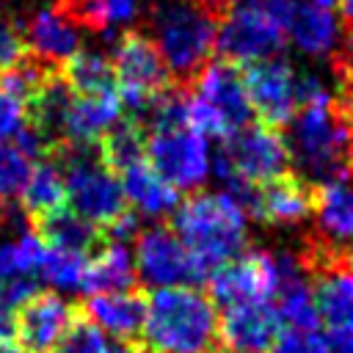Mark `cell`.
I'll list each match as a JSON object with an SVG mask.
<instances>
[{
  "label": "cell",
  "instance_id": "484cf974",
  "mask_svg": "<svg viewBox=\"0 0 353 353\" xmlns=\"http://www.w3.org/2000/svg\"><path fill=\"white\" fill-rule=\"evenodd\" d=\"M58 6L83 28L110 30L138 19L143 0H58Z\"/></svg>",
  "mask_w": 353,
  "mask_h": 353
},
{
  "label": "cell",
  "instance_id": "d6a6232c",
  "mask_svg": "<svg viewBox=\"0 0 353 353\" xmlns=\"http://www.w3.org/2000/svg\"><path fill=\"white\" fill-rule=\"evenodd\" d=\"M270 353H331L328 336H323L317 328L303 331V328H281Z\"/></svg>",
  "mask_w": 353,
  "mask_h": 353
},
{
  "label": "cell",
  "instance_id": "9a60e30c",
  "mask_svg": "<svg viewBox=\"0 0 353 353\" xmlns=\"http://www.w3.org/2000/svg\"><path fill=\"white\" fill-rule=\"evenodd\" d=\"M245 215L273 226H292L312 215V188L298 176H276L262 185H248L234 196Z\"/></svg>",
  "mask_w": 353,
  "mask_h": 353
},
{
  "label": "cell",
  "instance_id": "2e32d148",
  "mask_svg": "<svg viewBox=\"0 0 353 353\" xmlns=\"http://www.w3.org/2000/svg\"><path fill=\"white\" fill-rule=\"evenodd\" d=\"M281 320L270 301L223 306L218 317V345L226 353H270Z\"/></svg>",
  "mask_w": 353,
  "mask_h": 353
},
{
  "label": "cell",
  "instance_id": "ac0fdd59",
  "mask_svg": "<svg viewBox=\"0 0 353 353\" xmlns=\"http://www.w3.org/2000/svg\"><path fill=\"white\" fill-rule=\"evenodd\" d=\"M121 121V99L116 91L74 94L63 119V146H97Z\"/></svg>",
  "mask_w": 353,
  "mask_h": 353
},
{
  "label": "cell",
  "instance_id": "30bf717a",
  "mask_svg": "<svg viewBox=\"0 0 353 353\" xmlns=\"http://www.w3.org/2000/svg\"><path fill=\"white\" fill-rule=\"evenodd\" d=\"M110 63L116 77V94L121 105L135 113H146L157 102V97L168 91V69L154 41L138 30H127L116 39Z\"/></svg>",
  "mask_w": 353,
  "mask_h": 353
},
{
  "label": "cell",
  "instance_id": "7c38bea8",
  "mask_svg": "<svg viewBox=\"0 0 353 353\" xmlns=\"http://www.w3.org/2000/svg\"><path fill=\"white\" fill-rule=\"evenodd\" d=\"M245 94L251 113L259 116V124L279 130L287 127L298 110V72L281 55L248 63L243 72Z\"/></svg>",
  "mask_w": 353,
  "mask_h": 353
},
{
  "label": "cell",
  "instance_id": "f35d334b",
  "mask_svg": "<svg viewBox=\"0 0 353 353\" xmlns=\"http://www.w3.org/2000/svg\"><path fill=\"white\" fill-rule=\"evenodd\" d=\"M312 6H320V8H336L339 0H309Z\"/></svg>",
  "mask_w": 353,
  "mask_h": 353
},
{
  "label": "cell",
  "instance_id": "e575fe53",
  "mask_svg": "<svg viewBox=\"0 0 353 353\" xmlns=\"http://www.w3.org/2000/svg\"><path fill=\"white\" fill-rule=\"evenodd\" d=\"M25 58V39L22 33L0 14V69L14 66L17 61Z\"/></svg>",
  "mask_w": 353,
  "mask_h": 353
},
{
  "label": "cell",
  "instance_id": "ab89813d",
  "mask_svg": "<svg viewBox=\"0 0 353 353\" xmlns=\"http://www.w3.org/2000/svg\"><path fill=\"white\" fill-rule=\"evenodd\" d=\"M3 353H28V350H22L19 345H6V347H3Z\"/></svg>",
  "mask_w": 353,
  "mask_h": 353
},
{
  "label": "cell",
  "instance_id": "60d3db41",
  "mask_svg": "<svg viewBox=\"0 0 353 353\" xmlns=\"http://www.w3.org/2000/svg\"><path fill=\"white\" fill-rule=\"evenodd\" d=\"M347 168L353 171V141H350V154H347Z\"/></svg>",
  "mask_w": 353,
  "mask_h": 353
},
{
  "label": "cell",
  "instance_id": "74e56055",
  "mask_svg": "<svg viewBox=\"0 0 353 353\" xmlns=\"http://www.w3.org/2000/svg\"><path fill=\"white\" fill-rule=\"evenodd\" d=\"M108 353H143V350H141L138 345H121V342H119V345H116V347H110Z\"/></svg>",
  "mask_w": 353,
  "mask_h": 353
},
{
  "label": "cell",
  "instance_id": "d4e9b609",
  "mask_svg": "<svg viewBox=\"0 0 353 353\" xmlns=\"http://www.w3.org/2000/svg\"><path fill=\"white\" fill-rule=\"evenodd\" d=\"M19 207L33 223L39 218L66 207V182H63V171L55 160H39L30 168L28 182L19 193Z\"/></svg>",
  "mask_w": 353,
  "mask_h": 353
},
{
  "label": "cell",
  "instance_id": "3957f363",
  "mask_svg": "<svg viewBox=\"0 0 353 353\" xmlns=\"http://www.w3.org/2000/svg\"><path fill=\"white\" fill-rule=\"evenodd\" d=\"M284 138L290 163L301 168L312 182L339 179L347 171V154L353 141V119L336 102L301 105L290 119Z\"/></svg>",
  "mask_w": 353,
  "mask_h": 353
},
{
  "label": "cell",
  "instance_id": "7402d4cb",
  "mask_svg": "<svg viewBox=\"0 0 353 353\" xmlns=\"http://www.w3.org/2000/svg\"><path fill=\"white\" fill-rule=\"evenodd\" d=\"M312 212L317 218L320 237L331 243L353 240V185L339 179L317 182L312 188Z\"/></svg>",
  "mask_w": 353,
  "mask_h": 353
},
{
  "label": "cell",
  "instance_id": "8992f818",
  "mask_svg": "<svg viewBox=\"0 0 353 353\" xmlns=\"http://www.w3.org/2000/svg\"><path fill=\"white\" fill-rule=\"evenodd\" d=\"M287 44L284 6L273 0H223L218 8L215 50L229 63L276 58Z\"/></svg>",
  "mask_w": 353,
  "mask_h": 353
},
{
  "label": "cell",
  "instance_id": "277c9868",
  "mask_svg": "<svg viewBox=\"0 0 353 353\" xmlns=\"http://www.w3.org/2000/svg\"><path fill=\"white\" fill-rule=\"evenodd\" d=\"M146 130V163L176 190H193L204 185L212 171V154L207 135L188 124L182 105H160L149 116Z\"/></svg>",
  "mask_w": 353,
  "mask_h": 353
},
{
  "label": "cell",
  "instance_id": "1f68e13d",
  "mask_svg": "<svg viewBox=\"0 0 353 353\" xmlns=\"http://www.w3.org/2000/svg\"><path fill=\"white\" fill-rule=\"evenodd\" d=\"M110 345L105 339V334L83 314L77 312L72 325L63 331V336L58 339V345L50 353H108Z\"/></svg>",
  "mask_w": 353,
  "mask_h": 353
},
{
  "label": "cell",
  "instance_id": "d590c367",
  "mask_svg": "<svg viewBox=\"0 0 353 353\" xmlns=\"http://www.w3.org/2000/svg\"><path fill=\"white\" fill-rule=\"evenodd\" d=\"M11 339H14V309H8L6 301L0 298V350L11 345Z\"/></svg>",
  "mask_w": 353,
  "mask_h": 353
},
{
  "label": "cell",
  "instance_id": "d6986e66",
  "mask_svg": "<svg viewBox=\"0 0 353 353\" xmlns=\"http://www.w3.org/2000/svg\"><path fill=\"white\" fill-rule=\"evenodd\" d=\"M25 47L30 55L47 66L66 63L74 52H80V25L61 8H41L28 19L25 28Z\"/></svg>",
  "mask_w": 353,
  "mask_h": 353
},
{
  "label": "cell",
  "instance_id": "e0dca14e",
  "mask_svg": "<svg viewBox=\"0 0 353 353\" xmlns=\"http://www.w3.org/2000/svg\"><path fill=\"white\" fill-rule=\"evenodd\" d=\"M284 36L301 55L328 58L342 39V28L334 8H320L309 0H292L284 3Z\"/></svg>",
  "mask_w": 353,
  "mask_h": 353
},
{
  "label": "cell",
  "instance_id": "f546056e",
  "mask_svg": "<svg viewBox=\"0 0 353 353\" xmlns=\"http://www.w3.org/2000/svg\"><path fill=\"white\" fill-rule=\"evenodd\" d=\"M85 265H88L85 254L47 245L39 279L50 281L55 290H80L83 287V276H85Z\"/></svg>",
  "mask_w": 353,
  "mask_h": 353
},
{
  "label": "cell",
  "instance_id": "6da1fadb",
  "mask_svg": "<svg viewBox=\"0 0 353 353\" xmlns=\"http://www.w3.org/2000/svg\"><path fill=\"white\" fill-rule=\"evenodd\" d=\"M143 353H218V312L196 287H163L146 298Z\"/></svg>",
  "mask_w": 353,
  "mask_h": 353
},
{
  "label": "cell",
  "instance_id": "f1b7e54d",
  "mask_svg": "<svg viewBox=\"0 0 353 353\" xmlns=\"http://www.w3.org/2000/svg\"><path fill=\"white\" fill-rule=\"evenodd\" d=\"M276 314L284 328H303V331L320 328V314H317L312 284L301 279V281L281 287L276 292Z\"/></svg>",
  "mask_w": 353,
  "mask_h": 353
},
{
  "label": "cell",
  "instance_id": "44dd1931",
  "mask_svg": "<svg viewBox=\"0 0 353 353\" xmlns=\"http://www.w3.org/2000/svg\"><path fill=\"white\" fill-rule=\"evenodd\" d=\"M121 193H124V201L130 207H135V212L146 215V218H160V215H168L176 210L179 204V190L171 188L149 163L146 157L127 165L121 174Z\"/></svg>",
  "mask_w": 353,
  "mask_h": 353
},
{
  "label": "cell",
  "instance_id": "603a6c76",
  "mask_svg": "<svg viewBox=\"0 0 353 353\" xmlns=\"http://www.w3.org/2000/svg\"><path fill=\"white\" fill-rule=\"evenodd\" d=\"M135 281H138L135 259L127 251V245L124 243L105 240V245H99L97 254L88 259L80 290L88 292V295H97V292H121V290H132Z\"/></svg>",
  "mask_w": 353,
  "mask_h": 353
},
{
  "label": "cell",
  "instance_id": "9c48e42d",
  "mask_svg": "<svg viewBox=\"0 0 353 353\" xmlns=\"http://www.w3.org/2000/svg\"><path fill=\"white\" fill-rule=\"evenodd\" d=\"M290 168V152L284 138L265 124H245L223 138L212 157V171L223 182V190L243 185H262L284 176Z\"/></svg>",
  "mask_w": 353,
  "mask_h": 353
},
{
  "label": "cell",
  "instance_id": "cb8c5ba5",
  "mask_svg": "<svg viewBox=\"0 0 353 353\" xmlns=\"http://www.w3.org/2000/svg\"><path fill=\"white\" fill-rule=\"evenodd\" d=\"M36 232L41 234V240L52 248H66V251H77V254H91L99 245H105V229L88 223L85 218H80L77 212H72L69 207H61L44 218L36 221Z\"/></svg>",
  "mask_w": 353,
  "mask_h": 353
},
{
  "label": "cell",
  "instance_id": "4316f807",
  "mask_svg": "<svg viewBox=\"0 0 353 353\" xmlns=\"http://www.w3.org/2000/svg\"><path fill=\"white\" fill-rule=\"evenodd\" d=\"M63 80L74 94H99V91H116L113 63L99 50H80L66 61Z\"/></svg>",
  "mask_w": 353,
  "mask_h": 353
},
{
  "label": "cell",
  "instance_id": "4dcf8cb0",
  "mask_svg": "<svg viewBox=\"0 0 353 353\" xmlns=\"http://www.w3.org/2000/svg\"><path fill=\"white\" fill-rule=\"evenodd\" d=\"M30 168V157L14 141H0V204L19 199Z\"/></svg>",
  "mask_w": 353,
  "mask_h": 353
},
{
  "label": "cell",
  "instance_id": "5bb4252c",
  "mask_svg": "<svg viewBox=\"0 0 353 353\" xmlns=\"http://www.w3.org/2000/svg\"><path fill=\"white\" fill-rule=\"evenodd\" d=\"M77 312L58 292H36L14 309V342L28 353H50Z\"/></svg>",
  "mask_w": 353,
  "mask_h": 353
},
{
  "label": "cell",
  "instance_id": "83f0119b",
  "mask_svg": "<svg viewBox=\"0 0 353 353\" xmlns=\"http://www.w3.org/2000/svg\"><path fill=\"white\" fill-rule=\"evenodd\" d=\"M97 149H99V157H102L116 174H121L127 165L143 160L146 130H143L135 119H130V121H119V124H116V127L97 143Z\"/></svg>",
  "mask_w": 353,
  "mask_h": 353
},
{
  "label": "cell",
  "instance_id": "ffe728a7",
  "mask_svg": "<svg viewBox=\"0 0 353 353\" xmlns=\"http://www.w3.org/2000/svg\"><path fill=\"white\" fill-rule=\"evenodd\" d=\"M83 314L102 334L116 336L121 345H138L143 317H146V295L138 290L97 292V295H88Z\"/></svg>",
  "mask_w": 353,
  "mask_h": 353
},
{
  "label": "cell",
  "instance_id": "836d02e7",
  "mask_svg": "<svg viewBox=\"0 0 353 353\" xmlns=\"http://www.w3.org/2000/svg\"><path fill=\"white\" fill-rule=\"evenodd\" d=\"M28 124V102L0 85V141H14Z\"/></svg>",
  "mask_w": 353,
  "mask_h": 353
},
{
  "label": "cell",
  "instance_id": "5b68a950",
  "mask_svg": "<svg viewBox=\"0 0 353 353\" xmlns=\"http://www.w3.org/2000/svg\"><path fill=\"white\" fill-rule=\"evenodd\" d=\"M152 41L168 74H196L215 50L218 8L210 0H176L154 11Z\"/></svg>",
  "mask_w": 353,
  "mask_h": 353
},
{
  "label": "cell",
  "instance_id": "52a82bcc",
  "mask_svg": "<svg viewBox=\"0 0 353 353\" xmlns=\"http://www.w3.org/2000/svg\"><path fill=\"white\" fill-rule=\"evenodd\" d=\"M188 124L201 135L226 138L251 124V102L245 94L243 72L223 61H207L196 72L193 91L185 94Z\"/></svg>",
  "mask_w": 353,
  "mask_h": 353
},
{
  "label": "cell",
  "instance_id": "b9f144b4",
  "mask_svg": "<svg viewBox=\"0 0 353 353\" xmlns=\"http://www.w3.org/2000/svg\"><path fill=\"white\" fill-rule=\"evenodd\" d=\"M273 3H281L284 6V3H292V0H273Z\"/></svg>",
  "mask_w": 353,
  "mask_h": 353
},
{
  "label": "cell",
  "instance_id": "8d00e7d4",
  "mask_svg": "<svg viewBox=\"0 0 353 353\" xmlns=\"http://www.w3.org/2000/svg\"><path fill=\"white\" fill-rule=\"evenodd\" d=\"M336 6H339V11H342V17L353 25V0H339Z\"/></svg>",
  "mask_w": 353,
  "mask_h": 353
},
{
  "label": "cell",
  "instance_id": "8fae6325",
  "mask_svg": "<svg viewBox=\"0 0 353 353\" xmlns=\"http://www.w3.org/2000/svg\"><path fill=\"white\" fill-rule=\"evenodd\" d=\"M135 273L143 284L163 287H193L207 281V273L185 248L171 226H149L135 237Z\"/></svg>",
  "mask_w": 353,
  "mask_h": 353
},
{
  "label": "cell",
  "instance_id": "4fadbf2b",
  "mask_svg": "<svg viewBox=\"0 0 353 353\" xmlns=\"http://www.w3.org/2000/svg\"><path fill=\"white\" fill-rule=\"evenodd\" d=\"M210 298L218 306H234V303H256L270 301L279 290L276 262L273 251H248L237 259L215 268L207 276Z\"/></svg>",
  "mask_w": 353,
  "mask_h": 353
},
{
  "label": "cell",
  "instance_id": "7a4b0ae2",
  "mask_svg": "<svg viewBox=\"0 0 353 353\" xmlns=\"http://www.w3.org/2000/svg\"><path fill=\"white\" fill-rule=\"evenodd\" d=\"M245 221V210L226 190L196 193L174 210V232L207 276L243 254L248 240Z\"/></svg>",
  "mask_w": 353,
  "mask_h": 353
},
{
  "label": "cell",
  "instance_id": "ba28073f",
  "mask_svg": "<svg viewBox=\"0 0 353 353\" xmlns=\"http://www.w3.org/2000/svg\"><path fill=\"white\" fill-rule=\"evenodd\" d=\"M66 182V204L88 223L108 229L124 210L119 174L99 157L97 146H61L55 152Z\"/></svg>",
  "mask_w": 353,
  "mask_h": 353
}]
</instances>
